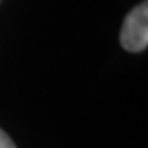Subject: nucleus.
Returning <instances> with one entry per match:
<instances>
[{
	"mask_svg": "<svg viewBox=\"0 0 148 148\" xmlns=\"http://www.w3.org/2000/svg\"><path fill=\"white\" fill-rule=\"evenodd\" d=\"M120 43L130 53H142L148 46V3L142 2L123 20Z\"/></svg>",
	"mask_w": 148,
	"mask_h": 148,
	"instance_id": "1",
	"label": "nucleus"
},
{
	"mask_svg": "<svg viewBox=\"0 0 148 148\" xmlns=\"http://www.w3.org/2000/svg\"><path fill=\"white\" fill-rule=\"evenodd\" d=\"M0 148H16L15 143L12 142V138L0 128Z\"/></svg>",
	"mask_w": 148,
	"mask_h": 148,
	"instance_id": "2",
	"label": "nucleus"
}]
</instances>
